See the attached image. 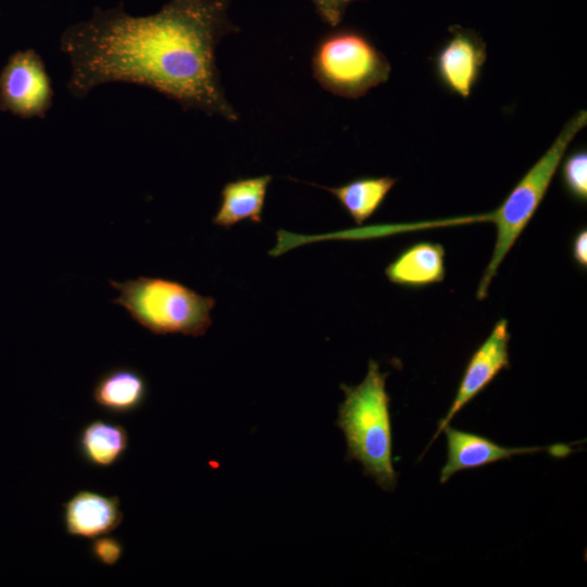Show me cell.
I'll list each match as a JSON object with an SVG mask.
<instances>
[{
    "mask_svg": "<svg viewBox=\"0 0 587 587\" xmlns=\"http://www.w3.org/2000/svg\"><path fill=\"white\" fill-rule=\"evenodd\" d=\"M230 0H171L154 14L133 16L122 3L95 8L88 20L66 27L60 50L70 62L66 88L76 99L104 84L151 88L183 110L229 122L239 115L227 101L215 50L228 34Z\"/></svg>",
    "mask_w": 587,
    "mask_h": 587,
    "instance_id": "6da1fadb",
    "label": "cell"
},
{
    "mask_svg": "<svg viewBox=\"0 0 587 587\" xmlns=\"http://www.w3.org/2000/svg\"><path fill=\"white\" fill-rule=\"evenodd\" d=\"M387 373L370 360L364 379L357 386L340 385L345 400L338 407L337 425L347 444V460L361 463L364 474L384 490L392 491L398 475L392 464L390 397Z\"/></svg>",
    "mask_w": 587,
    "mask_h": 587,
    "instance_id": "7a4b0ae2",
    "label": "cell"
},
{
    "mask_svg": "<svg viewBox=\"0 0 587 587\" xmlns=\"http://www.w3.org/2000/svg\"><path fill=\"white\" fill-rule=\"evenodd\" d=\"M587 124V111L580 110L562 127L548 150L523 175L502 203L488 213L496 228L492 255L478 284L476 298L484 300L498 268L544 200L565 152Z\"/></svg>",
    "mask_w": 587,
    "mask_h": 587,
    "instance_id": "3957f363",
    "label": "cell"
},
{
    "mask_svg": "<svg viewBox=\"0 0 587 587\" xmlns=\"http://www.w3.org/2000/svg\"><path fill=\"white\" fill-rule=\"evenodd\" d=\"M118 291L111 302L126 310L141 327L154 335L203 336L212 324L215 299L202 296L180 282L139 276L124 282L110 279Z\"/></svg>",
    "mask_w": 587,
    "mask_h": 587,
    "instance_id": "277c9868",
    "label": "cell"
},
{
    "mask_svg": "<svg viewBox=\"0 0 587 587\" xmlns=\"http://www.w3.org/2000/svg\"><path fill=\"white\" fill-rule=\"evenodd\" d=\"M311 68L326 91L358 99L388 80L391 65L371 39L355 28H337L316 42Z\"/></svg>",
    "mask_w": 587,
    "mask_h": 587,
    "instance_id": "5b68a950",
    "label": "cell"
},
{
    "mask_svg": "<svg viewBox=\"0 0 587 587\" xmlns=\"http://www.w3.org/2000/svg\"><path fill=\"white\" fill-rule=\"evenodd\" d=\"M53 101L51 78L34 50L10 55L0 73V110L22 118H43Z\"/></svg>",
    "mask_w": 587,
    "mask_h": 587,
    "instance_id": "8992f818",
    "label": "cell"
},
{
    "mask_svg": "<svg viewBox=\"0 0 587 587\" xmlns=\"http://www.w3.org/2000/svg\"><path fill=\"white\" fill-rule=\"evenodd\" d=\"M510 337L508 320L500 319L489 336L471 355L454 399L446 415L439 421L437 432L428 447L469 402L479 395L502 370L510 367Z\"/></svg>",
    "mask_w": 587,
    "mask_h": 587,
    "instance_id": "52a82bcc",
    "label": "cell"
},
{
    "mask_svg": "<svg viewBox=\"0 0 587 587\" xmlns=\"http://www.w3.org/2000/svg\"><path fill=\"white\" fill-rule=\"evenodd\" d=\"M450 32L434 60L436 76L448 91L467 99L486 62V43L474 30L453 26Z\"/></svg>",
    "mask_w": 587,
    "mask_h": 587,
    "instance_id": "ba28073f",
    "label": "cell"
},
{
    "mask_svg": "<svg viewBox=\"0 0 587 587\" xmlns=\"http://www.w3.org/2000/svg\"><path fill=\"white\" fill-rule=\"evenodd\" d=\"M442 432L447 439V461L440 471L439 480L445 484L457 472L474 470L514 455L552 450L554 455L562 457L572 450L563 445L552 447L509 448L490 439L464 432L447 425Z\"/></svg>",
    "mask_w": 587,
    "mask_h": 587,
    "instance_id": "9c48e42d",
    "label": "cell"
},
{
    "mask_svg": "<svg viewBox=\"0 0 587 587\" xmlns=\"http://www.w3.org/2000/svg\"><path fill=\"white\" fill-rule=\"evenodd\" d=\"M116 496L80 489L62 503V523L68 536L93 539L114 532L123 521Z\"/></svg>",
    "mask_w": 587,
    "mask_h": 587,
    "instance_id": "30bf717a",
    "label": "cell"
},
{
    "mask_svg": "<svg viewBox=\"0 0 587 587\" xmlns=\"http://www.w3.org/2000/svg\"><path fill=\"white\" fill-rule=\"evenodd\" d=\"M149 384L146 376L128 365H115L104 371L92 386L95 404L110 415H128L147 401Z\"/></svg>",
    "mask_w": 587,
    "mask_h": 587,
    "instance_id": "8fae6325",
    "label": "cell"
},
{
    "mask_svg": "<svg viewBox=\"0 0 587 587\" xmlns=\"http://www.w3.org/2000/svg\"><path fill=\"white\" fill-rule=\"evenodd\" d=\"M446 251L441 243L420 241L404 248L386 267L388 280L404 288H423L444 282Z\"/></svg>",
    "mask_w": 587,
    "mask_h": 587,
    "instance_id": "7c38bea8",
    "label": "cell"
},
{
    "mask_svg": "<svg viewBox=\"0 0 587 587\" xmlns=\"http://www.w3.org/2000/svg\"><path fill=\"white\" fill-rule=\"evenodd\" d=\"M271 182V175H262L226 183L221 190L220 207L212 218L213 224L230 228L243 220L261 223Z\"/></svg>",
    "mask_w": 587,
    "mask_h": 587,
    "instance_id": "4fadbf2b",
    "label": "cell"
},
{
    "mask_svg": "<svg viewBox=\"0 0 587 587\" xmlns=\"http://www.w3.org/2000/svg\"><path fill=\"white\" fill-rule=\"evenodd\" d=\"M129 447L127 429L117 423L95 419L79 429L76 448L80 459L97 469H110L117 464Z\"/></svg>",
    "mask_w": 587,
    "mask_h": 587,
    "instance_id": "5bb4252c",
    "label": "cell"
},
{
    "mask_svg": "<svg viewBox=\"0 0 587 587\" xmlns=\"http://www.w3.org/2000/svg\"><path fill=\"white\" fill-rule=\"evenodd\" d=\"M398 179L390 176L360 177L338 187H321L339 201L353 222L361 226L383 204Z\"/></svg>",
    "mask_w": 587,
    "mask_h": 587,
    "instance_id": "9a60e30c",
    "label": "cell"
},
{
    "mask_svg": "<svg viewBox=\"0 0 587 587\" xmlns=\"http://www.w3.org/2000/svg\"><path fill=\"white\" fill-rule=\"evenodd\" d=\"M561 182L567 195L578 203L587 201V152L570 153L561 165Z\"/></svg>",
    "mask_w": 587,
    "mask_h": 587,
    "instance_id": "2e32d148",
    "label": "cell"
},
{
    "mask_svg": "<svg viewBox=\"0 0 587 587\" xmlns=\"http://www.w3.org/2000/svg\"><path fill=\"white\" fill-rule=\"evenodd\" d=\"M90 557L103 566L116 565L123 557V542L113 536L102 535L91 539L88 548Z\"/></svg>",
    "mask_w": 587,
    "mask_h": 587,
    "instance_id": "e0dca14e",
    "label": "cell"
},
{
    "mask_svg": "<svg viewBox=\"0 0 587 587\" xmlns=\"http://www.w3.org/2000/svg\"><path fill=\"white\" fill-rule=\"evenodd\" d=\"M322 22L337 27L344 18L348 5L360 0H311Z\"/></svg>",
    "mask_w": 587,
    "mask_h": 587,
    "instance_id": "ac0fdd59",
    "label": "cell"
},
{
    "mask_svg": "<svg viewBox=\"0 0 587 587\" xmlns=\"http://www.w3.org/2000/svg\"><path fill=\"white\" fill-rule=\"evenodd\" d=\"M572 259L582 270L587 268V229L580 228L576 232L571 245Z\"/></svg>",
    "mask_w": 587,
    "mask_h": 587,
    "instance_id": "d6986e66",
    "label": "cell"
}]
</instances>
